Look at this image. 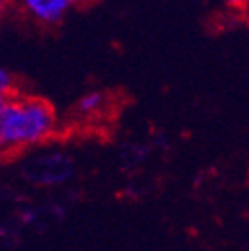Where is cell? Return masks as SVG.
Returning a JSON list of instances; mask_svg holds the SVG:
<instances>
[{
    "label": "cell",
    "instance_id": "cell-3",
    "mask_svg": "<svg viewBox=\"0 0 249 251\" xmlns=\"http://www.w3.org/2000/svg\"><path fill=\"white\" fill-rule=\"evenodd\" d=\"M72 6V0H24L22 2L24 12L42 26L60 24L70 14Z\"/></svg>",
    "mask_w": 249,
    "mask_h": 251
},
{
    "label": "cell",
    "instance_id": "cell-5",
    "mask_svg": "<svg viewBox=\"0 0 249 251\" xmlns=\"http://www.w3.org/2000/svg\"><path fill=\"white\" fill-rule=\"evenodd\" d=\"M12 94H16V82H14V76L0 66V102L10 98Z\"/></svg>",
    "mask_w": 249,
    "mask_h": 251
},
{
    "label": "cell",
    "instance_id": "cell-2",
    "mask_svg": "<svg viewBox=\"0 0 249 251\" xmlns=\"http://www.w3.org/2000/svg\"><path fill=\"white\" fill-rule=\"evenodd\" d=\"M22 174L28 181L36 185H60L72 177L74 166L72 160L68 158V153L48 151V153H36L34 158H30L24 164Z\"/></svg>",
    "mask_w": 249,
    "mask_h": 251
},
{
    "label": "cell",
    "instance_id": "cell-4",
    "mask_svg": "<svg viewBox=\"0 0 249 251\" xmlns=\"http://www.w3.org/2000/svg\"><path fill=\"white\" fill-rule=\"evenodd\" d=\"M106 108V96L102 92H88L78 100V112L86 118H92V116H98L102 110Z\"/></svg>",
    "mask_w": 249,
    "mask_h": 251
},
{
    "label": "cell",
    "instance_id": "cell-1",
    "mask_svg": "<svg viewBox=\"0 0 249 251\" xmlns=\"http://www.w3.org/2000/svg\"><path fill=\"white\" fill-rule=\"evenodd\" d=\"M56 130L58 116L46 100L12 94L0 102V155L34 150Z\"/></svg>",
    "mask_w": 249,
    "mask_h": 251
},
{
    "label": "cell",
    "instance_id": "cell-6",
    "mask_svg": "<svg viewBox=\"0 0 249 251\" xmlns=\"http://www.w3.org/2000/svg\"><path fill=\"white\" fill-rule=\"evenodd\" d=\"M4 8H6V4L0 2V18H2V14H4Z\"/></svg>",
    "mask_w": 249,
    "mask_h": 251
}]
</instances>
